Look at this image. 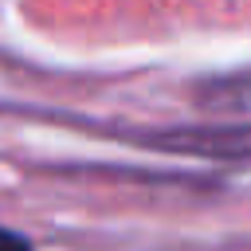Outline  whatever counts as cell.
I'll use <instances>...</instances> for the list:
<instances>
[{
  "label": "cell",
  "instance_id": "cell-1",
  "mask_svg": "<svg viewBox=\"0 0 251 251\" xmlns=\"http://www.w3.org/2000/svg\"><path fill=\"white\" fill-rule=\"evenodd\" d=\"M118 137H129L161 153H180V157H208V161L251 157V126H165V129H129Z\"/></svg>",
  "mask_w": 251,
  "mask_h": 251
},
{
  "label": "cell",
  "instance_id": "cell-2",
  "mask_svg": "<svg viewBox=\"0 0 251 251\" xmlns=\"http://www.w3.org/2000/svg\"><path fill=\"white\" fill-rule=\"evenodd\" d=\"M0 251H31V243H27L24 235H16V231L0 227Z\"/></svg>",
  "mask_w": 251,
  "mask_h": 251
}]
</instances>
